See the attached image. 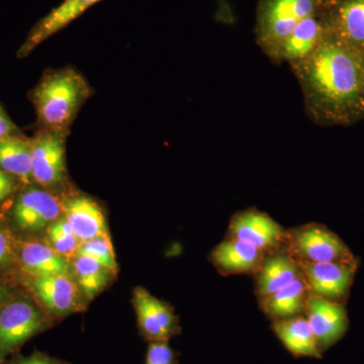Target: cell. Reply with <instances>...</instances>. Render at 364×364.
<instances>
[{
	"label": "cell",
	"instance_id": "cell-7",
	"mask_svg": "<svg viewBox=\"0 0 364 364\" xmlns=\"http://www.w3.org/2000/svg\"><path fill=\"white\" fill-rule=\"evenodd\" d=\"M228 237L247 242L267 254L287 247V231L267 213L248 208L232 217Z\"/></svg>",
	"mask_w": 364,
	"mask_h": 364
},
{
	"label": "cell",
	"instance_id": "cell-9",
	"mask_svg": "<svg viewBox=\"0 0 364 364\" xmlns=\"http://www.w3.org/2000/svg\"><path fill=\"white\" fill-rule=\"evenodd\" d=\"M305 316L318 350L322 353L336 344L348 330V316L343 301H331L310 294Z\"/></svg>",
	"mask_w": 364,
	"mask_h": 364
},
{
	"label": "cell",
	"instance_id": "cell-10",
	"mask_svg": "<svg viewBox=\"0 0 364 364\" xmlns=\"http://www.w3.org/2000/svg\"><path fill=\"white\" fill-rule=\"evenodd\" d=\"M298 262L310 294L337 301L346 299L358 267V263Z\"/></svg>",
	"mask_w": 364,
	"mask_h": 364
},
{
	"label": "cell",
	"instance_id": "cell-15",
	"mask_svg": "<svg viewBox=\"0 0 364 364\" xmlns=\"http://www.w3.org/2000/svg\"><path fill=\"white\" fill-rule=\"evenodd\" d=\"M298 260L287 247L267 253L255 274L256 294L259 301L291 284L301 274Z\"/></svg>",
	"mask_w": 364,
	"mask_h": 364
},
{
	"label": "cell",
	"instance_id": "cell-16",
	"mask_svg": "<svg viewBox=\"0 0 364 364\" xmlns=\"http://www.w3.org/2000/svg\"><path fill=\"white\" fill-rule=\"evenodd\" d=\"M62 212L81 244L107 234L104 212L88 196H69L62 202Z\"/></svg>",
	"mask_w": 364,
	"mask_h": 364
},
{
	"label": "cell",
	"instance_id": "cell-1",
	"mask_svg": "<svg viewBox=\"0 0 364 364\" xmlns=\"http://www.w3.org/2000/svg\"><path fill=\"white\" fill-rule=\"evenodd\" d=\"M304 95L306 114L322 127L364 121L360 54L331 36L309 58L291 66Z\"/></svg>",
	"mask_w": 364,
	"mask_h": 364
},
{
	"label": "cell",
	"instance_id": "cell-24",
	"mask_svg": "<svg viewBox=\"0 0 364 364\" xmlns=\"http://www.w3.org/2000/svg\"><path fill=\"white\" fill-rule=\"evenodd\" d=\"M48 237L50 246L67 259L77 255L81 242L76 237L65 218L56 220L50 225L48 228Z\"/></svg>",
	"mask_w": 364,
	"mask_h": 364
},
{
	"label": "cell",
	"instance_id": "cell-21",
	"mask_svg": "<svg viewBox=\"0 0 364 364\" xmlns=\"http://www.w3.org/2000/svg\"><path fill=\"white\" fill-rule=\"evenodd\" d=\"M272 328L275 335L293 355L296 358H322V352L318 350L310 324L303 315L274 321Z\"/></svg>",
	"mask_w": 364,
	"mask_h": 364
},
{
	"label": "cell",
	"instance_id": "cell-22",
	"mask_svg": "<svg viewBox=\"0 0 364 364\" xmlns=\"http://www.w3.org/2000/svg\"><path fill=\"white\" fill-rule=\"evenodd\" d=\"M0 170L28 183L32 176L31 141L16 135L0 141Z\"/></svg>",
	"mask_w": 364,
	"mask_h": 364
},
{
	"label": "cell",
	"instance_id": "cell-23",
	"mask_svg": "<svg viewBox=\"0 0 364 364\" xmlns=\"http://www.w3.org/2000/svg\"><path fill=\"white\" fill-rule=\"evenodd\" d=\"M72 267L76 284L87 299L97 296L107 286L114 273L97 261L81 254L74 257Z\"/></svg>",
	"mask_w": 364,
	"mask_h": 364
},
{
	"label": "cell",
	"instance_id": "cell-12",
	"mask_svg": "<svg viewBox=\"0 0 364 364\" xmlns=\"http://www.w3.org/2000/svg\"><path fill=\"white\" fill-rule=\"evenodd\" d=\"M134 305L141 330L151 342H168L178 333V321L172 309L145 289H136Z\"/></svg>",
	"mask_w": 364,
	"mask_h": 364
},
{
	"label": "cell",
	"instance_id": "cell-30",
	"mask_svg": "<svg viewBox=\"0 0 364 364\" xmlns=\"http://www.w3.org/2000/svg\"><path fill=\"white\" fill-rule=\"evenodd\" d=\"M14 181L9 174L0 170V203L4 202L14 191Z\"/></svg>",
	"mask_w": 364,
	"mask_h": 364
},
{
	"label": "cell",
	"instance_id": "cell-19",
	"mask_svg": "<svg viewBox=\"0 0 364 364\" xmlns=\"http://www.w3.org/2000/svg\"><path fill=\"white\" fill-rule=\"evenodd\" d=\"M309 296L310 291L308 284L301 273L291 284L259 301L263 312L274 322L305 314Z\"/></svg>",
	"mask_w": 364,
	"mask_h": 364
},
{
	"label": "cell",
	"instance_id": "cell-6",
	"mask_svg": "<svg viewBox=\"0 0 364 364\" xmlns=\"http://www.w3.org/2000/svg\"><path fill=\"white\" fill-rule=\"evenodd\" d=\"M321 16L328 35L364 55V0H324Z\"/></svg>",
	"mask_w": 364,
	"mask_h": 364
},
{
	"label": "cell",
	"instance_id": "cell-32",
	"mask_svg": "<svg viewBox=\"0 0 364 364\" xmlns=\"http://www.w3.org/2000/svg\"><path fill=\"white\" fill-rule=\"evenodd\" d=\"M360 66H361V73H363V78L364 82V55H360Z\"/></svg>",
	"mask_w": 364,
	"mask_h": 364
},
{
	"label": "cell",
	"instance_id": "cell-11",
	"mask_svg": "<svg viewBox=\"0 0 364 364\" xmlns=\"http://www.w3.org/2000/svg\"><path fill=\"white\" fill-rule=\"evenodd\" d=\"M322 11V9H321ZM327 31L320 13L299 23L268 56L273 63L294 65L311 56L322 44Z\"/></svg>",
	"mask_w": 364,
	"mask_h": 364
},
{
	"label": "cell",
	"instance_id": "cell-18",
	"mask_svg": "<svg viewBox=\"0 0 364 364\" xmlns=\"http://www.w3.org/2000/svg\"><path fill=\"white\" fill-rule=\"evenodd\" d=\"M32 286L41 303L54 315H68L77 308L78 287L71 275L33 277Z\"/></svg>",
	"mask_w": 364,
	"mask_h": 364
},
{
	"label": "cell",
	"instance_id": "cell-31",
	"mask_svg": "<svg viewBox=\"0 0 364 364\" xmlns=\"http://www.w3.org/2000/svg\"><path fill=\"white\" fill-rule=\"evenodd\" d=\"M7 296V291L4 284L0 282V304L4 303Z\"/></svg>",
	"mask_w": 364,
	"mask_h": 364
},
{
	"label": "cell",
	"instance_id": "cell-2",
	"mask_svg": "<svg viewBox=\"0 0 364 364\" xmlns=\"http://www.w3.org/2000/svg\"><path fill=\"white\" fill-rule=\"evenodd\" d=\"M90 92L86 79L72 67L46 72L32 95L44 130L68 133Z\"/></svg>",
	"mask_w": 364,
	"mask_h": 364
},
{
	"label": "cell",
	"instance_id": "cell-8",
	"mask_svg": "<svg viewBox=\"0 0 364 364\" xmlns=\"http://www.w3.org/2000/svg\"><path fill=\"white\" fill-rule=\"evenodd\" d=\"M47 321L40 310L26 301H16L0 310V358L31 337L42 332Z\"/></svg>",
	"mask_w": 364,
	"mask_h": 364
},
{
	"label": "cell",
	"instance_id": "cell-28",
	"mask_svg": "<svg viewBox=\"0 0 364 364\" xmlns=\"http://www.w3.org/2000/svg\"><path fill=\"white\" fill-rule=\"evenodd\" d=\"M11 364H65L57 359L49 358L42 353H33L28 358H20L16 359Z\"/></svg>",
	"mask_w": 364,
	"mask_h": 364
},
{
	"label": "cell",
	"instance_id": "cell-27",
	"mask_svg": "<svg viewBox=\"0 0 364 364\" xmlns=\"http://www.w3.org/2000/svg\"><path fill=\"white\" fill-rule=\"evenodd\" d=\"M16 132V127L0 105V141L7 136H14Z\"/></svg>",
	"mask_w": 364,
	"mask_h": 364
},
{
	"label": "cell",
	"instance_id": "cell-4",
	"mask_svg": "<svg viewBox=\"0 0 364 364\" xmlns=\"http://www.w3.org/2000/svg\"><path fill=\"white\" fill-rule=\"evenodd\" d=\"M287 248L298 261L358 263L336 234L315 223L289 230Z\"/></svg>",
	"mask_w": 364,
	"mask_h": 364
},
{
	"label": "cell",
	"instance_id": "cell-13",
	"mask_svg": "<svg viewBox=\"0 0 364 364\" xmlns=\"http://www.w3.org/2000/svg\"><path fill=\"white\" fill-rule=\"evenodd\" d=\"M100 1L102 0H63L33 26L18 50V57L25 58L28 56L36 48L70 25Z\"/></svg>",
	"mask_w": 364,
	"mask_h": 364
},
{
	"label": "cell",
	"instance_id": "cell-5",
	"mask_svg": "<svg viewBox=\"0 0 364 364\" xmlns=\"http://www.w3.org/2000/svg\"><path fill=\"white\" fill-rule=\"evenodd\" d=\"M67 134L43 129L31 141L33 179L43 188H59L65 181Z\"/></svg>",
	"mask_w": 364,
	"mask_h": 364
},
{
	"label": "cell",
	"instance_id": "cell-17",
	"mask_svg": "<svg viewBox=\"0 0 364 364\" xmlns=\"http://www.w3.org/2000/svg\"><path fill=\"white\" fill-rule=\"evenodd\" d=\"M267 253L247 242L229 238L213 250L210 260L225 275L255 274Z\"/></svg>",
	"mask_w": 364,
	"mask_h": 364
},
{
	"label": "cell",
	"instance_id": "cell-14",
	"mask_svg": "<svg viewBox=\"0 0 364 364\" xmlns=\"http://www.w3.org/2000/svg\"><path fill=\"white\" fill-rule=\"evenodd\" d=\"M62 212V202L45 189L30 188L16 200L14 215L18 226L38 231L56 221Z\"/></svg>",
	"mask_w": 364,
	"mask_h": 364
},
{
	"label": "cell",
	"instance_id": "cell-20",
	"mask_svg": "<svg viewBox=\"0 0 364 364\" xmlns=\"http://www.w3.org/2000/svg\"><path fill=\"white\" fill-rule=\"evenodd\" d=\"M20 259L23 269L33 277L73 274V267L68 259L41 242L26 244L21 248Z\"/></svg>",
	"mask_w": 364,
	"mask_h": 364
},
{
	"label": "cell",
	"instance_id": "cell-3",
	"mask_svg": "<svg viewBox=\"0 0 364 364\" xmlns=\"http://www.w3.org/2000/svg\"><path fill=\"white\" fill-rule=\"evenodd\" d=\"M324 0H258L256 42L269 56L275 48L306 18L322 9Z\"/></svg>",
	"mask_w": 364,
	"mask_h": 364
},
{
	"label": "cell",
	"instance_id": "cell-29",
	"mask_svg": "<svg viewBox=\"0 0 364 364\" xmlns=\"http://www.w3.org/2000/svg\"><path fill=\"white\" fill-rule=\"evenodd\" d=\"M11 242L6 232L0 230V264H4L9 260L11 256Z\"/></svg>",
	"mask_w": 364,
	"mask_h": 364
},
{
	"label": "cell",
	"instance_id": "cell-26",
	"mask_svg": "<svg viewBox=\"0 0 364 364\" xmlns=\"http://www.w3.org/2000/svg\"><path fill=\"white\" fill-rule=\"evenodd\" d=\"M176 355L167 342H151L145 364H176Z\"/></svg>",
	"mask_w": 364,
	"mask_h": 364
},
{
	"label": "cell",
	"instance_id": "cell-25",
	"mask_svg": "<svg viewBox=\"0 0 364 364\" xmlns=\"http://www.w3.org/2000/svg\"><path fill=\"white\" fill-rule=\"evenodd\" d=\"M78 254L92 258L93 260L97 261L100 264L109 268L111 272H117L116 255H114V247H112L109 234L102 235V236L81 244Z\"/></svg>",
	"mask_w": 364,
	"mask_h": 364
}]
</instances>
